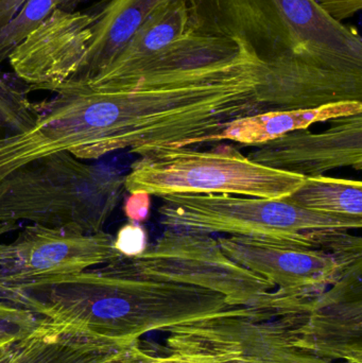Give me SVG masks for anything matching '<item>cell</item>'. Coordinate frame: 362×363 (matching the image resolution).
<instances>
[{"mask_svg":"<svg viewBox=\"0 0 362 363\" xmlns=\"http://www.w3.org/2000/svg\"><path fill=\"white\" fill-rule=\"evenodd\" d=\"M14 345L0 355V363H14Z\"/></svg>","mask_w":362,"mask_h":363,"instance_id":"cell-25","label":"cell"},{"mask_svg":"<svg viewBox=\"0 0 362 363\" xmlns=\"http://www.w3.org/2000/svg\"><path fill=\"white\" fill-rule=\"evenodd\" d=\"M17 342H12V341H6V340H0V355H1L4 352H6V350L10 349L11 347L15 345Z\"/></svg>","mask_w":362,"mask_h":363,"instance_id":"cell-26","label":"cell"},{"mask_svg":"<svg viewBox=\"0 0 362 363\" xmlns=\"http://www.w3.org/2000/svg\"><path fill=\"white\" fill-rule=\"evenodd\" d=\"M29 91L15 74L0 69V140L26 133L35 125L38 111Z\"/></svg>","mask_w":362,"mask_h":363,"instance_id":"cell-18","label":"cell"},{"mask_svg":"<svg viewBox=\"0 0 362 363\" xmlns=\"http://www.w3.org/2000/svg\"><path fill=\"white\" fill-rule=\"evenodd\" d=\"M314 230L286 238L233 235L217 240L227 257L270 281L281 298L302 305L331 287L344 267L362 260L339 262L318 249Z\"/></svg>","mask_w":362,"mask_h":363,"instance_id":"cell-8","label":"cell"},{"mask_svg":"<svg viewBox=\"0 0 362 363\" xmlns=\"http://www.w3.org/2000/svg\"><path fill=\"white\" fill-rule=\"evenodd\" d=\"M362 260L302 308L278 315L291 342L336 363H362Z\"/></svg>","mask_w":362,"mask_h":363,"instance_id":"cell-10","label":"cell"},{"mask_svg":"<svg viewBox=\"0 0 362 363\" xmlns=\"http://www.w3.org/2000/svg\"><path fill=\"white\" fill-rule=\"evenodd\" d=\"M286 199L307 211L362 218L361 181L324 176L305 178L303 184Z\"/></svg>","mask_w":362,"mask_h":363,"instance_id":"cell-16","label":"cell"},{"mask_svg":"<svg viewBox=\"0 0 362 363\" xmlns=\"http://www.w3.org/2000/svg\"><path fill=\"white\" fill-rule=\"evenodd\" d=\"M188 31L189 12L186 1L164 2L151 13L114 62L82 91H111L125 89L151 60L184 38Z\"/></svg>","mask_w":362,"mask_h":363,"instance_id":"cell-14","label":"cell"},{"mask_svg":"<svg viewBox=\"0 0 362 363\" xmlns=\"http://www.w3.org/2000/svg\"><path fill=\"white\" fill-rule=\"evenodd\" d=\"M26 0H0V27L6 25Z\"/></svg>","mask_w":362,"mask_h":363,"instance_id":"cell-23","label":"cell"},{"mask_svg":"<svg viewBox=\"0 0 362 363\" xmlns=\"http://www.w3.org/2000/svg\"><path fill=\"white\" fill-rule=\"evenodd\" d=\"M0 300L42 319L120 341L238 308L212 290L138 274L123 256L78 274L1 290Z\"/></svg>","mask_w":362,"mask_h":363,"instance_id":"cell-2","label":"cell"},{"mask_svg":"<svg viewBox=\"0 0 362 363\" xmlns=\"http://www.w3.org/2000/svg\"><path fill=\"white\" fill-rule=\"evenodd\" d=\"M159 223L205 234L286 238L306 230H361L362 218L302 208L284 199L227 194H176L162 196Z\"/></svg>","mask_w":362,"mask_h":363,"instance_id":"cell-7","label":"cell"},{"mask_svg":"<svg viewBox=\"0 0 362 363\" xmlns=\"http://www.w3.org/2000/svg\"><path fill=\"white\" fill-rule=\"evenodd\" d=\"M87 0H26L14 16L0 27V64L35 31L57 9L74 11Z\"/></svg>","mask_w":362,"mask_h":363,"instance_id":"cell-17","label":"cell"},{"mask_svg":"<svg viewBox=\"0 0 362 363\" xmlns=\"http://www.w3.org/2000/svg\"><path fill=\"white\" fill-rule=\"evenodd\" d=\"M298 174L266 167L244 157L235 147L210 151L169 148L134 162L125 178L129 194L150 196L227 194L263 199H284L303 184Z\"/></svg>","mask_w":362,"mask_h":363,"instance_id":"cell-5","label":"cell"},{"mask_svg":"<svg viewBox=\"0 0 362 363\" xmlns=\"http://www.w3.org/2000/svg\"><path fill=\"white\" fill-rule=\"evenodd\" d=\"M281 309L238 307L214 318L183 324L221 363H336L291 342Z\"/></svg>","mask_w":362,"mask_h":363,"instance_id":"cell-11","label":"cell"},{"mask_svg":"<svg viewBox=\"0 0 362 363\" xmlns=\"http://www.w3.org/2000/svg\"><path fill=\"white\" fill-rule=\"evenodd\" d=\"M114 245L123 256L134 257L140 255L148 247L146 230L142 224L129 221L119 228L115 236Z\"/></svg>","mask_w":362,"mask_h":363,"instance_id":"cell-20","label":"cell"},{"mask_svg":"<svg viewBox=\"0 0 362 363\" xmlns=\"http://www.w3.org/2000/svg\"><path fill=\"white\" fill-rule=\"evenodd\" d=\"M42 318L23 307L0 300V340L18 342L29 336Z\"/></svg>","mask_w":362,"mask_h":363,"instance_id":"cell-19","label":"cell"},{"mask_svg":"<svg viewBox=\"0 0 362 363\" xmlns=\"http://www.w3.org/2000/svg\"><path fill=\"white\" fill-rule=\"evenodd\" d=\"M115 236L29 224L0 243V291L78 274L120 257Z\"/></svg>","mask_w":362,"mask_h":363,"instance_id":"cell-9","label":"cell"},{"mask_svg":"<svg viewBox=\"0 0 362 363\" xmlns=\"http://www.w3.org/2000/svg\"><path fill=\"white\" fill-rule=\"evenodd\" d=\"M335 21L344 23L356 16L362 9V0H312Z\"/></svg>","mask_w":362,"mask_h":363,"instance_id":"cell-21","label":"cell"},{"mask_svg":"<svg viewBox=\"0 0 362 363\" xmlns=\"http://www.w3.org/2000/svg\"><path fill=\"white\" fill-rule=\"evenodd\" d=\"M19 228H21V225L16 222H0V237L8 234V233L19 230Z\"/></svg>","mask_w":362,"mask_h":363,"instance_id":"cell-24","label":"cell"},{"mask_svg":"<svg viewBox=\"0 0 362 363\" xmlns=\"http://www.w3.org/2000/svg\"><path fill=\"white\" fill-rule=\"evenodd\" d=\"M14 363H157V345L120 341L42 319L14 345Z\"/></svg>","mask_w":362,"mask_h":363,"instance_id":"cell-13","label":"cell"},{"mask_svg":"<svg viewBox=\"0 0 362 363\" xmlns=\"http://www.w3.org/2000/svg\"><path fill=\"white\" fill-rule=\"evenodd\" d=\"M189 31L227 38L263 65L266 111L362 99V38L312 0H185Z\"/></svg>","mask_w":362,"mask_h":363,"instance_id":"cell-1","label":"cell"},{"mask_svg":"<svg viewBox=\"0 0 362 363\" xmlns=\"http://www.w3.org/2000/svg\"><path fill=\"white\" fill-rule=\"evenodd\" d=\"M166 1L102 0L89 11L57 9L13 51L9 63L31 89L82 91Z\"/></svg>","mask_w":362,"mask_h":363,"instance_id":"cell-3","label":"cell"},{"mask_svg":"<svg viewBox=\"0 0 362 363\" xmlns=\"http://www.w3.org/2000/svg\"><path fill=\"white\" fill-rule=\"evenodd\" d=\"M123 260L138 274L212 290L233 306L282 311L295 307L281 298L267 279L227 257L218 240L205 233L166 228L144 253L123 256Z\"/></svg>","mask_w":362,"mask_h":363,"instance_id":"cell-6","label":"cell"},{"mask_svg":"<svg viewBox=\"0 0 362 363\" xmlns=\"http://www.w3.org/2000/svg\"><path fill=\"white\" fill-rule=\"evenodd\" d=\"M125 178L66 151L38 157L0 180V222L102 232L123 198Z\"/></svg>","mask_w":362,"mask_h":363,"instance_id":"cell-4","label":"cell"},{"mask_svg":"<svg viewBox=\"0 0 362 363\" xmlns=\"http://www.w3.org/2000/svg\"><path fill=\"white\" fill-rule=\"evenodd\" d=\"M362 113V102L342 101L312 108L267 111L236 119L210 143L233 140L238 144L259 146L286 134L307 130L315 123L331 121Z\"/></svg>","mask_w":362,"mask_h":363,"instance_id":"cell-15","label":"cell"},{"mask_svg":"<svg viewBox=\"0 0 362 363\" xmlns=\"http://www.w3.org/2000/svg\"><path fill=\"white\" fill-rule=\"evenodd\" d=\"M320 133L300 130L259 145L249 159L304 178L338 168L362 169V113L329 121Z\"/></svg>","mask_w":362,"mask_h":363,"instance_id":"cell-12","label":"cell"},{"mask_svg":"<svg viewBox=\"0 0 362 363\" xmlns=\"http://www.w3.org/2000/svg\"><path fill=\"white\" fill-rule=\"evenodd\" d=\"M123 204V213L129 221L142 223L148 218L151 207V196L146 192L129 194Z\"/></svg>","mask_w":362,"mask_h":363,"instance_id":"cell-22","label":"cell"}]
</instances>
